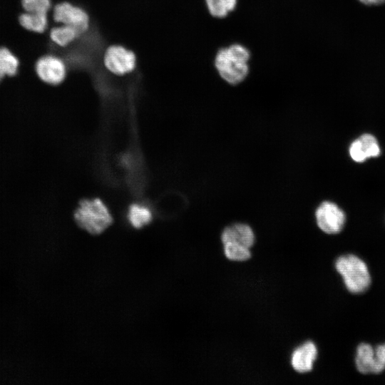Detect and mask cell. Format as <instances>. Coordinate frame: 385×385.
Here are the masks:
<instances>
[{
	"label": "cell",
	"mask_w": 385,
	"mask_h": 385,
	"mask_svg": "<svg viewBox=\"0 0 385 385\" xmlns=\"http://www.w3.org/2000/svg\"><path fill=\"white\" fill-rule=\"evenodd\" d=\"M223 250L225 257L232 261L243 262L252 256L250 248L237 242H229L223 244Z\"/></svg>",
	"instance_id": "e0dca14e"
},
{
	"label": "cell",
	"mask_w": 385,
	"mask_h": 385,
	"mask_svg": "<svg viewBox=\"0 0 385 385\" xmlns=\"http://www.w3.org/2000/svg\"><path fill=\"white\" fill-rule=\"evenodd\" d=\"M375 366L374 374H379L385 370V343L377 345L374 349Z\"/></svg>",
	"instance_id": "d6986e66"
},
{
	"label": "cell",
	"mask_w": 385,
	"mask_h": 385,
	"mask_svg": "<svg viewBox=\"0 0 385 385\" xmlns=\"http://www.w3.org/2000/svg\"><path fill=\"white\" fill-rule=\"evenodd\" d=\"M315 217L319 228L329 235L340 232L346 220L344 212L329 201H324L319 205Z\"/></svg>",
	"instance_id": "8992f818"
},
{
	"label": "cell",
	"mask_w": 385,
	"mask_h": 385,
	"mask_svg": "<svg viewBox=\"0 0 385 385\" xmlns=\"http://www.w3.org/2000/svg\"><path fill=\"white\" fill-rule=\"evenodd\" d=\"M74 220L77 225L91 235L102 233L113 222L109 209L99 198L83 200L74 212Z\"/></svg>",
	"instance_id": "7a4b0ae2"
},
{
	"label": "cell",
	"mask_w": 385,
	"mask_h": 385,
	"mask_svg": "<svg viewBox=\"0 0 385 385\" xmlns=\"http://www.w3.org/2000/svg\"><path fill=\"white\" fill-rule=\"evenodd\" d=\"M209 14L216 19H224L237 6V0H205Z\"/></svg>",
	"instance_id": "5bb4252c"
},
{
	"label": "cell",
	"mask_w": 385,
	"mask_h": 385,
	"mask_svg": "<svg viewBox=\"0 0 385 385\" xmlns=\"http://www.w3.org/2000/svg\"><path fill=\"white\" fill-rule=\"evenodd\" d=\"M35 68L39 78L51 85L60 84L66 76V68L63 61L51 55L41 57L37 61Z\"/></svg>",
	"instance_id": "52a82bcc"
},
{
	"label": "cell",
	"mask_w": 385,
	"mask_h": 385,
	"mask_svg": "<svg viewBox=\"0 0 385 385\" xmlns=\"http://www.w3.org/2000/svg\"><path fill=\"white\" fill-rule=\"evenodd\" d=\"M79 36L77 31L72 27L61 25L53 27L50 31L51 39L59 46H66Z\"/></svg>",
	"instance_id": "2e32d148"
},
{
	"label": "cell",
	"mask_w": 385,
	"mask_h": 385,
	"mask_svg": "<svg viewBox=\"0 0 385 385\" xmlns=\"http://www.w3.org/2000/svg\"><path fill=\"white\" fill-rule=\"evenodd\" d=\"M19 23L25 29L43 33L48 26L47 14L26 12L19 16Z\"/></svg>",
	"instance_id": "4fadbf2b"
},
{
	"label": "cell",
	"mask_w": 385,
	"mask_h": 385,
	"mask_svg": "<svg viewBox=\"0 0 385 385\" xmlns=\"http://www.w3.org/2000/svg\"><path fill=\"white\" fill-rule=\"evenodd\" d=\"M250 50L241 43L220 48L214 58V66L220 78L230 85L243 82L250 72Z\"/></svg>",
	"instance_id": "6da1fadb"
},
{
	"label": "cell",
	"mask_w": 385,
	"mask_h": 385,
	"mask_svg": "<svg viewBox=\"0 0 385 385\" xmlns=\"http://www.w3.org/2000/svg\"><path fill=\"white\" fill-rule=\"evenodd\" d=\"M152 218V212L147 206L134 203L128 208V221L130 224L136 229H140L148 225L151 222Z\"/></svg>",
	"instance_id": "7c38bea8"
},
{
	"label": "cell",
	"mask_w": 385,
	"mask_h": 385,
	"mask_svg": "<svg viewBox=\"0 0 385 385\" xmlns=\"http://www.w3.org/2000/svg\"><path fill=\"white\" fill-rule=\"evenodd\" d=\"M334 266L349 292L361 294L369 288L371 278L369 268L358 256L352 254L339 256Z\"/></svg>",
	"instance_id": "3957f363"
},
{
	"label": "cell",
	"mask_w": 385,
	"mask_h": 385,
	"mask_svg": "<svg viewBox=\"0 0 385 385\" xmlns=\"http://www.w3.org/2000/svg\"><path fill=\"white\" fill-rule=\"evenodd\" d=\"M21 5L26 12L47 14L51 8V0H21Z\"/></svg>",
	"instance_id": "ac0fdd59"
},
{
	"label": "cell",
	"mask_w": 385,
	"mask_h": 385,
	"mask_svg": "<svg viewBox=\"0 0 385 385\" xmlns=\"http://www.w3.org/2000/svg\"><path fill=\"white\" fill-rule=\"evenodd\" d=\"M19 64L18 58L8 48H0V81L5 76H14Z\"/></svg>",
	"instance_id": "9a60e30c"
},
{
	"label": "cell",
	"mask_w": 385,
	"mask_h": 385,
	"mask_svg": "<svg viewBox=\"0 0 385 385\" xmlns=\"http://www.w3.org/2000/svg\"><path fill=\"white\" fill-rule=\"evenodd\" d=\"M366 6H379L385 3V0H358Z\"/></svg>",
	"instance_id": "ffe728a7"
},
{
	"label": "cell",
	"mask_w": 385,
	"mask_h": 385,
	"mask_svg": "<svg viewBox=\"0 0 385 385\" xmlns=\"http://www.w3.org/2000/svg\"><path fill=\"white\" fill-rule=\"evenodd\" d=\"M53 20L73 28L78 35L86 31L89 26V16L81 8L64 1L57 4L53 9Z\"/></svg>",
	"instance_id": "5b68a950"
},
{
	"label": "cell",
	"mask_w": 385,
	"mask_h": 385,
	"mask_svg": "<svg viewBox=\"0 0 385 385\" xmlns=\"http://www.w3.org/2000/svg\"><path fill=\"white\" fill-rule=\"evenodd\" d=\"M317 356V349L312 342H307L297 347L291 356V365L299 373H307L313 368Z\"/></svg>",
	"instance_id": "9c48e42d"
},
{
	"label": "cell",
	"mask_w": 385,
	"mask_h": 385,
	"mask_svg": "<svg viewBox=\"0 0 385 385\" xmlns=\"http://www.w3.org/2000/svg\"><path fill=\"white\" fill-rule=\"evenodd\" d=\"M255 234L252 227L245 223H235L225 227L221 234L222 244L232 242L241 244L248 248L255 243Z\"/></svg>",
	"instance_id": "30bf717a"
},
{
	"label": "cell",
	"mask_w": 385,
	"mask_h": 385,
	"mask_svg": "<svg viewBox=\"0 0 385 385\" xmlns=\"http://www.w3.org/2000/svg\"><path fill=\"white\" fill-rule=\"evenodd\" d=\"M355 365L360 374H374L375 354L374 349L371 344L361 343L357 346Z\"/></svg>",
	"instance_id": "8fae6325"
},
{
	"label": "cell",
	"mask_w": 385,
	"mask_h": 385,
	"mask_svg": "<svg viewBox=\"0 0 385 385\" xmlns=\"http://www.w3.org/2000/svg\"><path fill=\"white\" fill-rule=\"evenodd\" d=\"M349 154L354 161L361 163L366 158L379 156L380 148L375 137L366 133L351 144Z\"/></svg>",
	"instance_id": "ba28073f"
},
{
	"label": "cell",
	"mask_w": 385,
	"mask_h": 385,
	"mask_svg": "<svg viewBox=\"0 0 385 385\" xmlns=\"http://www.w3.org/2000/svg\"><path fill=\"white\" fill-rule=\"evenodd\" d=\"M103 63L112 73L123 76L135 69L136 57L132 51L120 45H113L106 49Z\"/></svg>",
	"instance_id": "277c9868"
}]
</instances>
